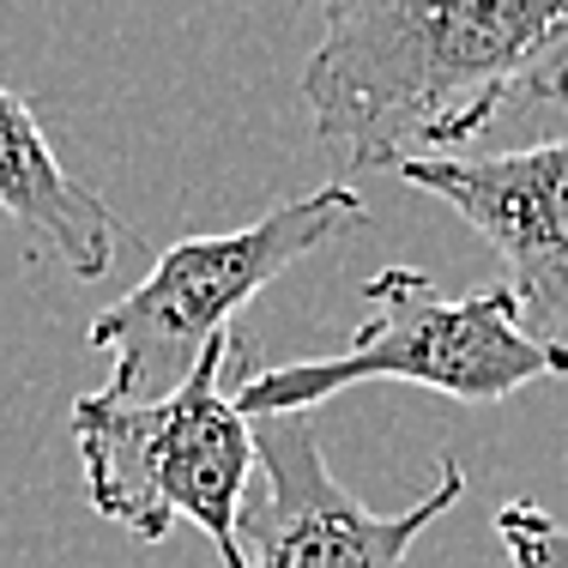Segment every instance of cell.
I'll use <instances>...</instances> for the list:
<instances>
[{"instance_id":"cell-1","label":"cell","mask_w":568,"mask_h":568,"mask_svg":"<svg viewBox=\"0 0 568 568\" xmlns=\"http://www.w3.org/2000/svg\"><path fill=\"white\" fill-rule=\"evenodd\" d=\"M321 37L303 103L345 170H399L490 133L508 110H568V0H303Z\"/></svg>"},{"instance_id":"cell-2","label":"cell","mask_w":568,"mask_h":568,"mask_svg":"<svg viewBox=\"0 0 568 568\" xmlns=\"http://www.w3.org/2000/svg\"><path fill=\"white\" fill-rule=\"evenodd\" d=\"M248 339L219 333L194 375L164 399L85 394L67 412L85 496L103 520L158 545L175 520L200 526L219 568H242V503L254 478V424L236 412V369Z\"/></svg>"},{"instance_id":"cell-3","label":"cell","mask_w":568,"mask_h":568,"mask_svg":"<svg viewBox=\"0 0 568 568\" xmlns=\"http://www.w3.org/2000/svg\"><path fill=\"white\" fill-rule=\"evenodd\" d=\"M363 327L339 357H296L261 363V351H242L236 369V412L284 417L315 412L321 399L345 394L357 382H412L459 405H503L520 387L562 375V363L526 333L520 296L508 284L471 296H448L417 266H382L363 284Z\"/></svg>"},{"instance_id":"cell-4","label":"cell","mask_w":568,"mask_h":568,"mask_svg":"<svg viewBox=\"0 0 568 568\" xmlns=\"http://www.w3.org/2000/svg\"><path fill=\"white\" fill-rule=\"evenodd\" d=\"M363 224V194L327 182L303 200H284L266 219L224 230V236H187L158 254V266L133 284L121 303L91 321L85 339L110 357L115 399H164L194 375L200 351L230 333L242 303L291 273L303 254L327 248L333 236Z\"/></svg>"},{"instance_id":"cell-5","label":"cell","mask_w":568,"mask_h":568,"mask_svg":"<svg viewBox=\"0 0 568 568\" xmlns=\"http://www.w3.org/2000/svg\"><path fill=\"white\" fill-rule=\"evenodd\" d=\"M261 496L242 503V568H405L412 545L459 508L466 471L442 459L436 490L399 514H375L333 478L308 412L254 417Z\"/></svg>"},{"instance_id":"cell-6","label":"cell","mask_w":568,"mask_h":568,"mask_svg":"<svg viewBox=\"0 0 568 568\" xmlns=\"http://www.w3.org/2000/svg\"><path fill=\"white\" fill-rule=\"evenodd\" d=\"M394 175L454 206L490 242L526 333L568 375V133L490 158H405Z\"/></svg>"},{"instance_id":"cell-7","label":"cell","mask_w":568,"mask_h":568,"mask_svg":"<svg viewBox=\"0 0 568 568\" xmlns=\"http://www.w3.org/2000/svg\"><path fill=\"white\" fill-rule=\"evenodd\" d=\"M0 212L31 230L73 278H103L115 266V212L61 170L43 121L12 85H0Z\"/></svg>"},{"instance_id":"cell-8","label":"cell","mask_w":568,"mask_h":568,"mask_svg":"<svg viewBox=\"0 0 568 568\" xmlns=\"http://www.w3.org/2000/svg\"><path fill=\"white\" fill-rule=\"evenodd\" d=\"M496 538H503V568H568V526L550 520L538 503H503L496 508Z\"/></svg>"}]
</instances>
